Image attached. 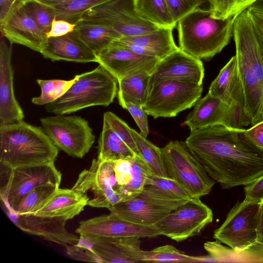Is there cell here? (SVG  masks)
<instances>
[{"label": "cell", "instance_id": "6da1fadb", "mask_svg": "<svg viewBox=\"0 0 263 263\" xmlns=\"http://www.w3.org/2000/svg\"><path fill=\"white\" fill-rule=\"evenodd\" d=\"M245 128L216 125L191 130L185 143L214 181L223 189L249 184L263 175V150Z\"/></svg>", "mask_w": 263, "mask_h": 263}, {"label": "cell", "instance_id": "7a4b0ae2", "mask_svg": "<svg viewBox=\"0 0 263 263\" xmlns=\"http://www.w3.org/2000/svg\"><path fill=\"white\" fill-rule=\"evenodd\" d=\"M233 37L244 90L245 112L253 125L263 120V58L248 9L237 16Z\"/></svg>", "mask_w": 263, "mask_h": 263}, {"label": "cell", "instance_id": "3957f363", "mask_svg": "<svg viewBox=\"0 0 263 263\" xmlns=\"http://www.w3.org/2000/svg\"><path fill=\"white\" fill-rule=\"evenodd\" d=\"M59 148L42 128L24 121L0 125L1 165L10 169L54 162Z\"/></svg>", "mask_w": 263, "mask_h": 263}, {"label": "cell", "instance_id": "277c9868", "mask_svg": "<svg viewBox=\"0 0 263 263\" xmlns=\"http://www.w3.org/2000/svg\"><path fill=\"white\" fill-rule=\"evenodd\" d=\"M238 15L218 20L209 9H195L177 23L179 47L197 59H211L230 43Z\"/></svg>", "mask_w": 263, "mask_h": 263}, {"label": "cell", "instance_id": "5b68a950", "mask_svg": "<svg viewBox=\"0 0 263 263\" xmlns=\"http://www.w3.org/2000/svg\"><path fill=\"white\" fill-rule=\"evenodd\" d=\"M117 80L105 68L77 75V79L62 97L45 105L54 114H68L92 106H108L117 95Z\"/></svg>", "mask_w": 263, "mask_h": 263}, {"label": "cell", "instance_id": "8992f818", "mask_svg": "<svg viewBox=\"0 0 263 263\" xmlns=\"http://www.w3.org/2000/svg\"><path fill=\"white\" fill-rule=\"evenodd\" d=\"M167 176L181 185L194 198L206 195L215 181L191 152L185 142L170 141L161 148Z\"/></svg>", "mask_w": 263, "mask_h": 263}, {"label": "cell", "instance_id": "52a82bcc", "mask_svg": "<svg viewBox=\"0 0 263 263\" xmlns=\"http://www.w3.org/2000/svg\"><path fill=\"white\" fill-rule=\"evenodd\" d=\"M202 84L174 80L150 81L143 108L154 118H170L194 106L200 98Z\"/></svg>", "mask_w": 263, "mask_h": 263}, {"label": "cell", "instance_id": "ba28073f", "mask_svg": "<svg viewBox=\"0 0 263 263\" xmlns=\"http://www.w3.org/2000/svg\"><path fill=\"white\" fill-rule=\"evenodd\" d=\"M115 160L93 159L89 168L82 171L71 188L87 200V205L109 209L121 202L122 191L115 173Z\"/></svg>", "mask_w": 263, "mask_h": 263}, {"label": "cell", "instance_id": "9c48e42d", "mask_svg": "<svg viewBox=\"0 0 263 263\" xmlns=\"http://www.w3.org/2000/svg\"><path fill=\"white\" fill-rule=\"evenodd\" d=\"M186 201L146 185L137 196L118 203L108 210L110 213L129 222L154 226L171 212Z\"/></svg>", "mask_w": 263, "mask_h": 263}, {"label": "cell", "instance_id": "30bf717a", "mask_svg": "<svg viewBox=\"0 0 263 263\" xmlns=\"http://www.w3.org/2000/svg\"><path fill=\"white\" fill-rule=\"evenodd\" d=\"M262 203L243 200L237 201L229 211L213 237L238 251L257 245V229Z\"/></svg>", "mask_w": 263, "mask_h": 263}, {"label": "cell", "instance_id": "8fae6325", "mask_svg": "<svg viewBox=\"0 0 263 263\" xmlns=\"http://www.w3.org/2000/svg\"><path fill=\"white\" fill-rule=\"evenodd\" d=\"M42 128L59 148L68 155L82 158L95 141L88 122L77 116L57 114L40 119Z\"/></svg>", "mask_w": 263, "mask_h": 263}, {"label": "cell", "instance_id": "7c38bea8", "mask_svg": "<svg viewBox=\"0 0 263 263\" xmlns=\"http://www.w3.org/2000/svg\"><path fill=\"white\" fill-rule=\"evenodd\" d=\"M3 168L5 181L1 185L0 194L7 211L12 210L35 187L47 183L60 185L61 181L62 174L56 168L54 162L28 165L13 169L5 166Z\"/></svg>", "mask_w": 263, "mask_h": 263}, {"label": "cell", "instance_id": "4fadbf2b", "mask_svg": "<svg viewBox=\"0 0 263 263\" xmlns=\"http://www.w3.org/2000/svg\"><path fill=\"white\" fill-rule=\"evenodd\" d=\"M213 218L212 210L198 198L187 201L154 227L161 235L180 242L200 233Z\"/></svg>", "mask_w": 263, "mask_h": 263}, {"label": "cell", "instance_id": "5bb4252c", "mask_svg": "<svg viewBox=\"0 0 263 263\" xmlns=\"http://www.w3.org/2000/svg\"><path fill=\"white\" fill-rule=\"evenodd\" d=\"M81 19L107 25L123 36L142 35L159 28L138 14L133 0H110L89 10Z\"/></svg>", "mask_w": 263, "mask_h": 263}, {"label": "cell", "instance_id": "9a60e30c", "mask_svg": "<svg viewBox=\"0 0 263 263\" xmlns=\"http://www.w3.org/2000/svg\"><path fill=\"white\" fill-rule=\"evenodd\" d=\"M184 122L191 130L216 125L232 128H243L250 125L243 110L229 105L209 92L199 98Z\"/></svg>", "mask_w": 263, "mask_h": 263}, {"label": "cell", "instance_id": "2e32d148", "mask_svg": "<svg viewBox=\"0 0 263 263\" xmlns=\"http://www.w3.org/2000/svg\"><path fill=\"white\" fill-rule=\"evenodd\" d=\"M75 232L89 241L104 238L154 237L161 235L154 226L134 223L111 213L81 221Z\"/></svg>", "mask_w": 263, "mask_h": 263}, {"label": "cell", "instance_id": "e0dca14e", "mask_svg": "<svg viewBox=\"0 0 263 263\" xmlns=\"http://www.w3.org/2000/svg\"><path fill=\"white\" fill-rule=\"evenodd\" d=\"M1 33L11 44H18L41 52L48 37L37 25L19 0L0 25Z\"/></svg>", "mask_w": 263, "mask_h": 263}, {"label": "cell", "instance_id": "ac0fdd59", "mask_svg": "<svg viewBox=\"0 0 263 263\" xmlns=\"http://www.w3.org/2000/svg\"><path fill=\"white\" fill-rule=\"evenodd\" d=\"M98 62L117 81L128 76L143 72L152 74L160 59L136 53L111 44L97 54Z\"/></svg>", "mask_w": 263, "mask_h": 263}, {"label": "cell", "instance_id": "d6986e66", "mask_svg": "<svg viewBox=\"0 0 263 263\" xmlns=\"http://www.w3.org/2000/svg\"><path fill=\"white\" fill-rule=\"evenodd\" d=\"M12 221L22 231L37 236L66 248L80 241L77 235L66 229V220L60 218L37 216L32 214H17L7 211Z\"/></svg>", "mask_w": 263, "mask_h": 263}, {"label": "cell", "instance_id": "ffe728a7", "mask_svg": "<svg viewBox=\"0 0 263 263\" xmlns=\"http://www.w3.org/2000/svg\"><path fill=\"white\" fill-rule=\"evenodd\" d=\"M203 63L179 47L160 60L151 74V81L174 80L202 84Z\"/></svg>", "mask_w": 263, "mask_h": 263}, {"label": "cell", "instance_id": "44dd1931", "mask_svg": "<svg viewBox=\"0 0 263 263\" xmlns=\"http://www.w3.org/2000/svg\"><path fill=\"white\" fill-rule=\"evenodd\" d=\"M12 46L4 40L0 43V125L23 121L24 112L17 101L13 89L11 64Z\"/></svg>", "mask_w": 263, "mask_h": 263}, {"label": "cell", "instance_id": "7402d4cb", "mask_svg": "<svg viewBox=\"0 0 263 263\" xmlns=\"http://www.w3.org/2000/svg\"><path fill=\"white\" fill-rule=\"evenodd\" d=\"M40 53L52 61L98 62L97 55L81 39L75 29L62 36L48 37Z\"/></svg>", "mask_w": 263, "mask_h": 263}, {"label": "cell", "instance_id": "603a6c76", "mask_svg": "<svg viewBox=\"0 0 263 263\" xmlns=\"http://www.w3.org/2000/svg\"><path fill=\"white\" fill-rule=\"evenodd\" d=\"M140 238L139 237L104 238L90 242L92 250L103 262L134 263L142 262L143 250L140 248Z\"/></svg>", "mask_w": 263, "mask_h": 263}, {"label": "cell", "instance_id": "cb8c5ba5", "mask_svg": "<svg viewBox=\"0 0 263 263\" xmlns=\"http://www.w3.org/2000/svg\"><path fill=\"white\" fill-rule=\"evenodd\" d=\"M208 92L219 97L229 105L238 107L245 112L244 90L235 55L220 70L217 77L211 83Z\"/></svg>", "mask_w": 263, "mask_h": 263}, {"label": "cell", "instance_id": "d4e9b609", "mask_svg": "<svg viewBox=\"0 0 263 263\" xmlns=\"http://www.w3.org/2000/svg\"><path fill=\"white\" fill-rule=\"evenodd\" d=\"M87 203V199L73 189L58 188L44 205L32 214L67 221L80 214Z\"/></svg>", "mask_w": 263, "mask_h": 263}, {"label": "cell", "instance_id": "484cf974", "mask_svg": "<svg viewBox=\"0 0 263 263\" xmlns=\"http://www.w3.org/2000/svg\"><path fill=\"white\" fill-rule=\"evenodd\" d=\"M75 30L81 39L96 54L123 36L107 25L83 19L76 23Z\"/></svg>", "mask_w": 263, "mask_h": 263}, {"label": "cell", "instance_id": "4316f807", "mask_svg": "<svg viewBox=\"0 0 263 263\" xmlns=\"http://www.w3.org/2000/svg\"><path fill=\"white\" fill-rule=\"evenodd\" d=\"M203 247L208 255L205 262H262L263 245H257L243 251H236L216 241H207Z\"/></svg>", "mask_w": 263, "mask_h": 263}, {"label": "cell", "instance_id": "83f0119b", "mask_svg": "<svg viewBox=\"0 0 263 263\" xmlns=\"http://www.w3.org/2000/svg\"><path fill=\"white\" fill-rule=\"evenodd\" d=\"M151 77V74L143 72L118 80L117 97L119 104L123 108L128 103L143 106L147 98Z\"/></svg>", "mask_w": 263, "mask_h": 263}, {"label": "cell", "instance_id": "f1b7e54d", "mask_svg": "<svg viewBox=\"0 0 263 263\" xmlns=\"http://www.w3.org/2000/svg\"><path fill=\"white\" fill-rule=\"evenodd\" d=\"M172 32L171 28H158L146 34L122 36L119 39L142 46L161 59L179 47L174 41Z\"/></svg>", "mask_w": 263, "mask_h": 263}, {"label": "cell", "instance_id": "f546056e", "mask_svg": "<svg viewBox=\"0 0 263 263\" xmlns=\"http://www.w3.org/2000/svg\"><path fill=\"white\" fill-rule=\"evenodd\" d=\"M137 155L103 120L102 130L98 141L97 158L105 160H117Z\"/></svg>", "mask_w": 263, "mask_h": 263}, {"label": "cell", "instance_id": "4dcf8cb0", "mask_svg": "<svg viewBox=\"0 0 263 263\" xmlns=\"http://www.w3.org/2000/svg\"><path fill=\"white\" fill-rule=\"evenodd\" d=\"M135 9L144 20L159 28L174 29V21L165 0H133Z\"/></svg>", "mask_w": 263, "mask_h": 263}, {"label": "cell", "instance_id": "1f68e13d", "mask_svg": "<svg viewBox=\"0 0 263 263\" xmlns=\"http://www.w3.org/2000/svg\"><path fill=\"white\" fill-rule=\"evenodd\" d=\"M59 186L53 183L39 185L27 194L12 210L7 211L17 214H33L44 205Z\"/></svg>", "mask_w": 263, "mask_h": 263}, {"label": "cell", "instance_id": "d6a6232c", "mask_svg": "<svg viewBox=\"0 0 263 263\" xmlns=\"http://www.w3.org/2000/svg\"><path fill=\"white\" fill-rule=\"evenodd\" d=\"M140 157L157 176L168 177L164 164L161 148L158 147L135 129L130 128Z\"/></svg>", "mask_w": 263, "mask_h": 263}, {"label": "cell", "instance_id": "836d02e7", "mask_svg": "<svg viewBox=\"0 0 263 263\" xmlns=\"http://www.w3.org/2000/svg\"><path fill=\"white\" fill-rule=\"evenodd\" d=\"M109 1L71 0L53 6L55 9V18L76 24L89 10Z\"/></svg>", "mask_w": 263, "mask_h": 263}, {"label": "cell", "instance_id": "e575fe53", "mask_svg": "<svg viewBox=\"0 0 263 263\" xmlns=\"http://www.w3.org/2000/svg\"><path fill=\"white\" fill-rule=\"evenodd\" d=\"M77 79V75L69 80L37 79L41 93L37 97L33 98L32 103L43 105L51 103L64 95Z\"/></svg>", "mask_w": 263, "mask_h": 263}, {"label": "cell", "instance_id": "d590c367", "mask_svg": "<svg viewBox=\"0 0 263 263\" xmlns=\"http://www.w3.org/2000/svg\"><path fill=\"white\" fill-rule=\"evenodd\" d=\"M130 160L132 166L133 178L124 192L122 202L140 194L146 184L148 176L153 173L140 156L132 157L130 158Z\"/></svg>", "mask_w": 263, "mask_h": 263}, {"label": "cell", "instance_id": "8d00e7d4", "mask_svg": "<svg viewBox=\"0 0 263 263\" xmlns=\"http://www.w3.org/2000/svg\"><path fill=\"white\" fill-rule=\"evenodd\" d=\"M196 257L185 254L173 246L166 245L150 251H143L142 262H196Z\"/></svg>", "mask_w": 263, "mask_h": 263}, {"label": "cell", "instance_id": "74e56055", "mask_svg": "<svg viewBox=\"0 0 263 263\" xmlns=\"http://www.w3.org/2000/svg\"><path fill=\"white\" fill-rule=\"evenodd\" d=\"M23 5L39 27L47 35L55 18L54 7L39 0H23Z\"/></svg>", "mask_w": 263, "mask_h": 263}, {"label": "cell", "instance_id": "f35d334b", "mask_svg": "<svg viewBox=\"0 0 263 263\" xmlns=\"http://www.w3.org/2000/svg\"><path fill=\"white\" fill-rule=\"evenodd\" d=\"M258 0H208L211 16L224 20L239 14Z\"/></svg>", "mask_w": 263, "mask_h": 263}, {"label": "cell", "instance_id": "ab89813d", "mask_svg": "<svg viewBox=\"0 0 263 263\" xmlns=\"http://www.w3.org/2000/svg\"><path fill=\"white\" fill-rule=\"evenodd\" d=\"M146 185L161 191L171 196L186 201L196 199L193 198L177 181L169 177H159L151 173L148 177Z\"/></svg>", "mask_w": 263, "mask_h": 263}, {"label": "cell", "instance_id": "60d3db41", "mask_svg": "<svg viewBox=\"0 0 263 263\" xmlns=\"http://www.w3.org/2000/svg\"><path fill=\"white\" fill-rule=\"evenodd\" d=\"M103 120L106 121L113 131L133 151L136 155L140 156L135 140L127 124L110 111L104 113Z\"/></svg>", "mask_w": 263, "mask_h": 263}, {"label": "cell", "instance_id": "b9f144b4", "mask_svg": "<svg viewBox=\"0 0 263 263\" xmlns=\"http://www.w3.org/2000/svg\"><path fill=\"white\" fill-rule=\"evenodd\" d=\"M66 253L73 259L87 262H103L91 249V243L80 236V241L66 248Z\"/></svg>", "mask_w": 263, "mask_h": 263}, {"label": "cell", "instance_id": "7bdbcfd3", "mask_svg": "<svg viewBox=\"0 0 263 263\" xmlns=\"http://www.w3.org/2000/svg\"><path fill=\"white\" fill-rule=\"evenodd\" d=\"M174 21L181 18L208 2L206 0H165Z\"/></svg>", "mask_w": 263, "mask_h": 263}, {"label": "cell", "instance_id": "ee69618b", "mask_svg": "<svg viewBox=\"0 0 263 263\" xmlns=\"http://www.w3.org/2000/svg\"><path fill=\"white\" fill-rule=\"evenodd\" d=\"M124 109L128 110L137 126L140 129V134L144 138H146L149 134L147 121V114L141 105L133 103H127Z\"/></svg>", "mask_w": 263, "mask_h": 263}, {"label": "cell", "instance_id": "f6af8a7d", "mask_svg": "<svg viewBox=\"0 0 263 263\" xmlns=\"http://www.w3.org/2000/svg\"><path fill=\"white\" fill-rule=\"evenodd\" d=\"M245 200L248 201H263V175L244 187Z\"/></svg>", "mask_w": 263, "mask_h": 263}, {"label": "cell", "instance_id": "bcb514c9", "mask_svg": "<svg viewBox=\"0 0 263 263\" xmlns=\"http://www.w3.org/2000/svg\"><path fill=\"white\" fill-rule=\"evenodd\" d=\"M76 24H72L63 20L54 18L52 21L51 29L47 34L48 37L62 36L73 31Z\"/></svg>", "mask_w": 263, "mask_h": 263}, {"label": "cell", "instance_id": "7dc6e473", "mask_svg": "<svg viewBox=\"0 0 263 263\" xmlns=\"http://www.w3.org/2000/svg\"><path fill=\"white\" fill-rule=\"evenodd\" d=\"M245 133L253 144L263 150V120L246 129Z\"/></svg>", "mask_w": 263, "mask_h": 263}, {"label": "cell", "instance_id": "c3c4849f", "mask_svg": "<svg viewBox=\"0 0 263 263\" xmlns=\"http://www.w3.org/2000/svg\"><path fill=\"white\" fill-rule=\"evenodd\" d=\"M249 12L251 21L258 39L263 58V20L252 13L249 10Z\"/></svg>", "mask_w": 263, "mask_h": 263}, {"label": "cell", "instance_id": "681fc988", "mask_svg": "<svg viewBox=\"0 0 263 263\" xmlns=\"http://www.w3.org/2000/svg\"><path fill=\"white\" fill-rule=\"evenodd\" d=\"M19 0H0V25L2 24L10 11Z\"/></svg>", "mask_w": 263, "mask_h": 263}, {"label": "cell", "instance_id": "f907efd6", "mask_svg": "<svg viewBox=\"0 0 263 263\" xmlns=\"http://www.w3.org/2000/svg\"><path fill=\"white\" fill-rule=\"evenodd\" d=\"M257 244L263 245V205L262 204L259 221L257 229Z\"/></svg>", "mask_w": 263, "mask_h": 263}, {"label": "cell", "instance_id": "816d5d0a", "mask_svg": "<svg viewBox=\"0 0 263 263\" xmlns=\"http://www.w3.org/2000/svg\"><path fill=\"white\" fill-rule=\"evenodd\" d=\"M248 10L252 13L263 20V7L256 2L249 7Z\"/></svg>", "mask_w": 263, "mask_h": 263}, {"label": "cell", "instance_id": "f5cc1de1", "mask_svg": "<svg viewBox=\"0 0 263 263\" xmlns=\"http://www.w3.org/2000/svg\"><path fill=\"white\" fill-rule=\"evenodd\" d=\"M41 2L51 6L63 4L71 0H39Z\"/></svg>", "mask_w": 263, "mask_h": 263}, {"label": "cell", "instance_id": "db71d44e", "mask_svg": "<svg viewBox=\"0 0 263 263\" xmlns=\"http://www.w3.org/2000/svg\"><path fill=\"white\" fill-rule=\"evenodd\" d=\"M261 203L262 204V205H263V201H262V202H261Z\"/></svg>", "mask_w": 263, "mask_h": 263}, {"label": "cell", "instance_id": "11a10c76", "mask_svg": "<svg viewBox=\"0 0 263 263\" xmlns=\"http://www.w3.org/2000/svg\"><path fill=\"white\" fill-rule=\"evenodd\" d=\"M206 1H208V0H206Z\"/></svg>", "mask_w": 263, "mask_h": 263}]
</instances>
